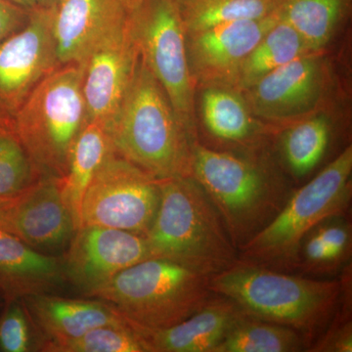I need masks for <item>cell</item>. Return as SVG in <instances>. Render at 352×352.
I'll list each match as a JSON object with an SVG mask.
<instances>
[{"label":"cell","mask_w":352,"mask_h":352,"mask_svg":"<svg viewBox=\"0 0 352 352\" xmlns=\"http://www.w3.org/2000/svg\"><path fill=\"white\" fill-rule=\"evenodd\" d=\"M127 16L122 0H58L53 34L60 65L80 63Z\"/></svg>","instance_id":"e0dca14e"},{"label":"cell","mask_w":352,"mask_h":352,"mask_svg":"<svg viewBox=\"0 0 352 352\" xmlns=\"http://www.w3.org/2000/svg\"><path fill=\"white\" fill-rule=\"evenodd\" d=\"M244 312L232 300L214 295L200 310L166 329H135L149 352H215Z\"/></svg>","instance_id":"ac0fdd59"},{"label":"cell","mask_w":352,"mask_h":352,"mask_svg":"<svg viewBox=\"0 0 352 352\" xmlns=\"http://www.w3.org/2000/svg\"><path fill=\"white\" fill-rule=\"evenodd\" d=\"M352 197V146L302 186L263 231L239 251V261L294 273L303 238L323 220L349 214Z\"/></svg>","instance_id":"8992f818"},{"label":"cell","mask_w":352,"mask_h":352,"mask_svg":"<svg viewBox=\"0 0 352 352\" xmlns=\"http://www.w3.org/2000/svg\"><path fill=\"white\" fill-rule=\"evenodd\" d=\"M129 23L139 56L163 87L183 126L199 139L197 85L190 71L178 0H142L129 14Z\"/></svg>","instance_id":"ba28073f"},{"label":"cell","mask_w":352,"mask_h":352,"mask_svg":"<svg viewBox=\"0 0 352 352\" xmlns=\"http://www.w3.org/2000/svg\"><path fill=\"white\" fill-rule=\"evenodd\" d=\"M307 340L294 329L243 315L215 352L308 351Z\"/></svg>","instance_id":"484cf974"},{"label":"cell","mask_w":352,"mask_h":352,"mask_svg":"<svg viewBox=\"0 0 352 352\" xmlns=\"http://www.w3.org/2000/svg\"><path fill=\"white\" fill-rule=\"evenodd\" d=\"M89 122L80 64L60 65L45 76L14 116L9 132L39 177L61 179L80 132Z\"/></svg>","instance_id":"5b68a950"},{"label":"cell","mask_w":352,"mask_h":352,"mask_svg":"<svg viewBox=\"0 0 352 352\" xmlns=\"http://www.w3.org/2000/svg\"><path fill=\"white\" fill-rule=\"evenodd\" d=\"M58 0H38L39 6H52L57 3Z\"/></svg>","instance_id":"836d02e7"},{"label":"cell","mask_w":352,"mask_h":352,"mask_svg":"<svg viewBox=\"0 0 352 352\" xmlns=\"http://www.w3.org/2000/svg\"><path fill=\"white\" fill-rule=\"evenodd\" d=\"M329 52L303 55L241 91L252 113L278 129L315 113L338 109L340 80Z\"/></svg>","instance_id":"9c48e42d"},{"label":"cell","mask_w":352,"mask_h":352,"mask_svg":"<svg viewBox=\"0 0 352 352\" xmlns=\"http://www.w3.org/2000/svg\"><path fill=\"white\" fill-rule=\"evenodd\" d=\"M38 179L41 177L15 136L0 129V200L15 198Z\"/></svg>","instance_id":"f1b7e54d"},{"label":"cell","mask_w":352,"mask_h":352,"mask_svg":"<svg viewBox=\"0 0 352 352\" xmlns=\"http://www.w3.org/2000/svg\"><path fill=\"white\" fill-rule=\"evenodd\" d=\"M152 258L145 235L83 226L69 243L63 263L67 280L88 295L122 270Z\"/></svg>","instance_id":"7c38bea8"},{"label":"cell","mask_w":352,"mask_h":352,"mask_svg":"<svg viewBox=\"0 0 352 352\" xmlns=\"http://www.w3.org/2000/svg\"><path fill=\"white\" fill-rule=\"evenodd\" d=\"M352 0H280V19L298 32L312 52L329 51L351 18Z\"/></svg>","instance_id":"cb8c5ba5"},{"label":"cell","mask_w":352,"mask_h":352,"mask_svg":"<svg viewBox=\"0 0 352 352\" xmlns=\"http://www.w3.org/2000/svg\"><path fill=\"white\" fill-rule=\"evenodd\" d=\"M192 176L219 210L238 252L281 212L296 186L272 143L252 150H219L199 142Z\"/></svg>","instance_id":"6da1fadb"},{"label":"cell","mask_w":352,"mask_h":352,"mask_svg":"<svg viewBox=\"0 0 352 352\" xmlns=\"http://www.w3.org/2000/svg\"><path fill=\"white\" fill-rule=\"evenodd\" d=\"M124 8H126L127 14H131L140 6L142 0H122Z\"/></svg>","instance_id":"1f68e13d"},{"label":"cell","mask_w":352,"mask_h":352,"mask_svg":"<svg viewBox=\"0 0 352 352\" xmlns=\"http://www.w3.org/2000/svg\"><path fill=\"white\" fill-rule=\"evenodd\" d=\"M196 118L199 138L219 150H252L272 143L277 129L252 113L244 94L227 85L196 88ZM200 140V139H199Z\"/></svg>","instance_id":"2e32d148"},{"label":"cell","mask_w":352,"mask_h":352,"mask_svg":"<svg viewBox=\"0 0 352 352\" xmlns=\"http://www.w3.org/2000/svg\"><path fill=\"white\" fill-rule=\"evenodd\" d=\"M54 6L31 9L19 31L0 43V129L9 131L15 113L45 76L60 66L53 34Z\"/></svg>","instance_id":"8fae6325"},{"label":"cell","mask_w":352,"mask_h":352,"mask_svg":"<svg viewBox=\"0 0 352 352\" xmlns=\"http://www.w3.org/2000/svg\"><path fill=\"white\" fill-rule=\"evenodd\" d=\"M139 60L129 16L80 62L82 94L89 122L107 127L131 87Z\"/></svg>","instance_id":"5bb4252c"},{"label":"cell","mask_w":352,"mask_h":352,"mask_svg":"<svg viewBox=\"0 0 352 352\" xmlns=\"http://www.w3.org/2000/svg\"><path fill=\"white\" fill-rule=\"evenodd\" d=\"M210 289L248 316L298 331L310 349L332 320L342 287L340 279H317L238 261L210 276Z\"/></svg>","instance_id":"3957f363"},{"label":"cell","mask_w":352,"mask_h":352,"mask_svg":"<svg viewBox=\"0 0 352 352\" xmlns=\"http://www.w3.org/2000/svg\"><path fill=\"white\" fill-rule=\"evenodd\" d=\"M280 0H178L186 34L276 12Z\"/></svg>","instance_id":"4316f807"},{"label":"cell","mask_w":352,"mask_h":352,"mask_svg":"<svg viewBox=\"0 0 352 352\" xmlns=\"http://www.w3.org/2000/svg\"><path fill=\"white\" fill-rule=\"evenodd\" d=\"M210 276L168 258L146 259L88 296L108 303L131 325L166 329L200 310L215 295Z\"/></svg>","instance_id":"52a82bcc"},{"label":"cell","mask_w":352,"mask_h":352,"mask_svg":"<svg viewBox=\"0 0 352 352\" xmlns=\"http://www.w3.org/2000/svg\"><path fill=\"white\" fill-rule=\"evenodd\" d=\"M10 1L18 4V6L25 7V8L30 9V10L38 6V0H10Z\"/></svg>","instance_id":"d6a6232c"},{"label":"cell","mask_w":352,"mask_h":352,"mask_svg":"<svg viewBox=\"0 0 352 352\" xmlns=\"http://www.w3.org/2000/svg\"><path fill=\"white\" fill-rule=\"evenodd\" d=\"M352 256V224L349 214L323 220L303 238L294 273L333 276L349 265Z\"/></svg>","instance_id":"7402d4cb"},{"label":"cell","mask_w":352,"mask_h":352,"mask_svg":"<svg viewBox=\"0 0 352 352\" xmlns=\"http://www.w3.org/2000/svg\"><path fill=\"white\" fill-rule=\"evenodd\" d=\"M0 227L36 251L69 245L76 229L61 193L59 178L43 177L0 206Z\"/></svg>","instance_id":"4fadbf2b"},{"label":"cell","mask_w":352,"mask_h":352,"mask_svg":"<svg viewBox=\"0 0 352 352\" xmlns=\"http://www.w3.org/2000/svg\"><path fill=\"white\" fill-rule=\"evenodd\" d=\"M278 19L275 12L186 34L187 58L197 87H234L245 58Z\"/></svg>","instance_id":"9a60e30c"},{"label":"cell","mask_w":352,"mask_h":352,"mask_svg":"<svg viewBox=\"0 0 352 352\" xmlns=\"http://www.w3.org/2000/svg\"><path fill=\"white\" fill-rule=\"evenodd\" d=\"M337 110L317 113L277 129L273 151L292 182L309 179L325 163L339 136Z\"/></svg>","instance_id":"d6986e66"},{"label":"cell","mask_w":352,"mask_h":352,"mask_svg":"<svg viewBox=\"0 0 352 352\" xmlns=\"http://www.w3.org/2000/svg\"><path fill=\"white\" fill-rule=\"evenodd\" d=\"M160 201V180L113 149L83 198L82 226L108 227L146 236L156 217Z\"/></svg>","instance_id":"30bf717a"},{"label":"cell","mask_w":352,"mask_h":352,"mask_svg":"<svg viewBox=\"0 0 352 352\" xmlns=\"http://www.w3.org/2000/svg\"><path fill=\"white\" fill-rule=\"evenodd\" d=\"M0 316V351L29 352L39 349L34 323L21 298L6 300Z\"/></svg>","instance_id":"f546056e"},{"label":"cell","mask_w":352,"mask_h":352,"mask_svg":"<svg viewBox=\"0 0 352 352\" xmlns=\"http://www.w3.org/2000/svg\"><path fill=\"white\" fill-rule=\"evenodd\" d=\"M0 298H1V296H0Z\"/></svg>","instance_id":"d590c367"},{"label":"cell","mask_w":352,"mask_h":352,"mask_svg":"<svg viewBox=\"0 0 352 352\" xmlns=\"http://www.w3.org/2000/svg\"><path fill=\"white\" fill-rule=\"evenodd\" d=\"M310 52L298 32L279 18L245 58L234 87L244 91L275 69Z\"/></svg>","instance_id":"d4e9b609"},{"label":"cell","mask_w":352,"mask_h":352,"mask_svg":"<svg viewBox=\"0 0 352 352\" xmlns=\"http://www.w3.org/2000/svg\"><path fill=\"white\" fill-rule=\"evenodd\" d=\"M67 281L63 258L36 251L0 227V296L50 293Z\"/></svg>","instance_id":"44dd1931"},{"label":"cell","mask_w":352,"mask_h":352,"mask_svg":"<svg viewBox=\"0 0 352 352\" xmlns=\"http://www.w3.org/2000/svg\"><path fill=\"white\" fill-rule=\"evenodd\" d=\"M21 300L43 337L41 344L67 342L92 329L126 320L108 303L97 298L76 300L41 293Z\"/></svg>","instance_id":"ffe728a7"},{"label":"cell","mask_w":352,"mask_h":352,"mask_svg":"<svg viewBox=\"0 0 352 352\" xmlns=\"http://www.w3.org/2000/svg\"><path fill=\"white\" fill-rule=\"evenodd\" d=\"M39 349L47 352H149L126 320L92 329L67 342H43Z\"/></svg>","instance_id":"83f0119b"},{"label":"cell","mask_w":352,"mask_h":352,"mask_svg":"<svg viewBox=\"0 0 352 352\" xmlns=\"http://www.w3.org/2000/svg\"><path fill=\"white\" fill-rule=\"evenodd\" d=\"M161 201L146 239L153 258L212 276L239 261L223 220L193 176L160 180Z\"/></svg>","instance_id":"277c9868"},{"label":"cell","mask_w":352,"mask_h":352,"mask_svg":"<svg viewBox=\"0 0 352 352\" xmlns=\"http://www.w3.org/2000/svg\"><path fill=\"white\" fill-rule=\"evenodd\" d=\"M106 129L115 152L155 179L192 176L200 141L183 126L140 56L131 87Z\"/></svg>","instance_id":"7a4b0ae2"},{"label":"cell","mask_w":352,"mask_h":352,"mask_svg":"<svg viewBox=\"0 0 352 352\" xmlns=\"http://www.w3.org/2000/svg\"><path fill=\"white\" fill-rule=\"evenodd\" d=\"M113 149L107 129L97 122H88L74 145L68 170L60 184L78 230L82 227V201L88 186Z\"/></svg>","instance_id":"603a6c76"},{"label":"cell","mask_w":352,"mask_h":352,"mask_svg":"<svg viewBox=\"0 0 352 352\" xmlns=\"http://www.w3.org/2000/svg\"><path fill=\"white\" fill-rule=\"evenodd\" d=\"M3 203H6V201H2V200H0V206H1V205H2V204H3Z\"/></svg>","instance_id":"e575fe53"},{"label":"cell","mask_w":352,"mask_h":352,"mask_svg":"<svg viewBox=\"0 0 352 352\" xmlns=\"http://www.w3.org/2000/svg\"><path fill=\"white\" fill-rule=\"evenodd\" d=\"M31 10L10 0H0V43L19 31L28 22Z\"/></svg>","instance_id":"4dcf8cb0"}]
</instances>
